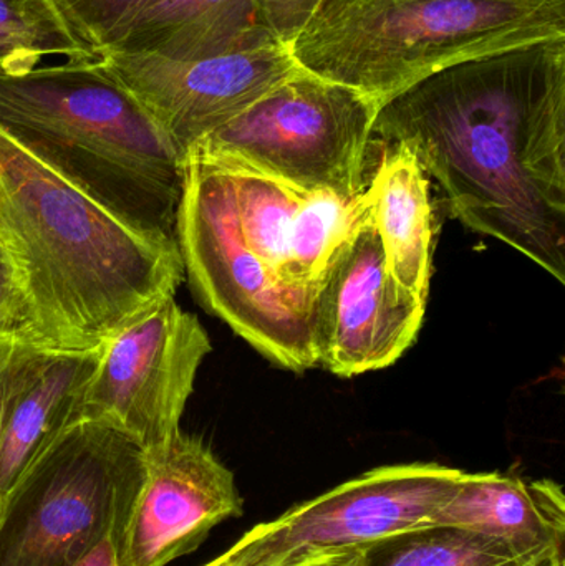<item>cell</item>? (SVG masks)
I'll use <instances>...</instances> for the list:
<instances>
[{"label": "cell", "mask_w": 565, "mask_h": 566, "mask_svg": "<svg viewBox=\"0 0 565 566\" xmlns=\"http://www.w3.org/2000/svg\"><path fill=\"white\" fill-rule=\"evenodd\" d=\"M102 346L75 352L40 348L10 392L0 419V501L23 472L82 419L86 385Z\"/></svg>", "instance_id": "obj_14"}, {"label": "cell", "mask_w": 565, "mask_h": 566, "mask_svg": "<svg viewBox=\"0 0 565 566\" xmlns=\"http://www.w3.org/2000/svg\"><path fill=\"white\" fill-rule=\"evenodd\" d=\"M0 128L133 228L176 241L181 161L102 60L0 72Z\"/></svg>", "instance_id": "obj_3"}, {"label": "cell", "mask_w": 565, "mask_h": 566, "mask_svg": "<svg viewBox=\"0 0 565 566\" xmlns=\"http://www.w3.org/2000/svg\"><path fill=\"white\" fill-rule=\"evenodd\" d=\"M125 527L126 524L113 527L92 551L86 552L85 557L80 558L73 566H122L119 554H122Z\"/></svg>", "instance_id": "obj_25"}, {"label": "cell", "mask_w": 565, "mask_h": 566, "mask_svg": "<svg viewBox=\"0 0 565 566\" xmlns=\"http://www.w3.org/2000/svg\"><path fill=\"white\" fill-rule=\"evenodd\" d=\"M211 339L175 296L109 336L86 385L82 419L108 422L143 449L165 444L179 429Z\"/></svg>", "instance_id": "obj_8"}, {"label": "cell", "mask_w": 565, "mask_h": 566, "mask_svg": "<svg viewBox=\"0 0 565 566\" xmlns=\"http://www.w3.org/2000/svg\"><path fill=\"white\" fill-rule=\"evenodd\" d=\"M565 36V0H327L291 53L384 105L464 60Z\"/></svg>", "instance_id": "obj_4"}, {"label": "cell", "mask_w": 565, "mask_h": 566, "mask_svg": "<svg viewBox=\"0 0 565 566\" xmlns=\"http://www.w3.org/2000/svg\"><path fill=\"white\" fill-rule=\"evenodd\" d=\"M468 472L437 462L372 469L318 497L301 502L239 538L248 547L279 552L307 547H372L433 528Z\"/></svg>", "instance_id": "obj_9"}, {"label": "cell", "mask_w": 565, "mask_h": 566, "mask_svg": "<svg viewBox=\"0 0 565 566\" xmlns=\"http://www.w3.org/2000/svg\"><path fill=\"white\" fill-rule=\"evenodd\" d=\"M427 302L398 285L372 221L338 252L318 286L317 365L341 378L394 365L417 339Z\"/></svg>", "instance_id": "obj_11"}, {"label": "cell", "mask_w": 565, "mask_h": 566, "mask_svg": "<svg viewBox=\"0 0 565 566\" xmlns=\"http://www.w3.org/2000/svg\"><path fill=\"white\" fill-rule=\"evenodd\" d=\"M433 528L474 532L521 548L564 547L563 485L551 479L468 472L435 515Z\"/></svg>", "instance_id": "obj_15"}, {"label": "cell", "mask_w": 565, "mask_h": 566, "mask_svg": "<svg viewBox=\"0 0 565 566\" xmlns=\"http://www.w3.org/2000/svg\"><path fill=\"white\" fill-rule=\"evenodd\" d=\"M368 547H307L259 551L236 542L228 552L205 566H365Z\"/></svg>", "instance_id": "obj_21"}, {"label": "cell", "mask_w": 565, "mask_h": 566, "mask_svg": "<svg viewBox=\"0 0 565 566\" xmlns=\"http://www.w3.org/2000/svg\"><path fill=\"white\" fill-rule=\"evenodd\" d=\"M53 55L98 59L76 39L53 0H0V72L25 73Z\"/></svg>", "instance_id": "obj_19"}, {"label": "cell", "mask_w": 565, "mask_h": 566, "mask_svg": "<svg viewBox=\"0 0 565 566\" xmlns=\"http://www.w3.org/2000/svg\"><path fill=\"white\" fill-rule=\"evenodd\" d=\"M564 547L521 548L458 528H428L367 548L365 566H537Z\"/></svg>", "instance_id": "obj_18"}, {"label": "cell", "mask_w": 565, "mask_h": 566, "mask_svg": "<svg viewBox=\"0 0 565 566\" xmlns=\"http://www.w3.org/2000/svg\"><path fill=\"white\" fill-rule=\"evenodd\" d=\"M380 103L299 66L189 153L238 163L307 191L354 198L367 189V161Z\"/></svg>", "instance_id": "obj_7"}, {"label": "cell", "mask_w": 565, "mask_h": 566, "mask_svg": "<svg viewBox=\"0 0 565 566\" xmlns=\"http://www.w3.org/2000/svg\"><path fill=\"white\" fill-rule=\"evenodd\" d=\"M271 42L252 0H155L105 52L192 62Z\"/></svg>", "instance_id": "obj_17"}, {"label": "cell", "mask_w": 565, "mask_h": 566, "mask_svg": "<svg viewBox=\"0 0 565 566\" xmlns=\"http://www.w3.org/2000/svg\"><path fill=\"white\" fill-rule=\"evenodd\" d=\"M29 326L25 298L15 265L0 242V336L25 332Z\"/></svg>", "instance_id": "obj_23"}, {"label": "cell", "mask_w": 565, "mask_h": 566, "mask_svg": "<svg viewBox=\"0 0 565 566\" xmlns=\"http://www.w3.org/2000/svg\"><path fill=\"white\" fill-rule=\"evenodd\" d=\"M0 242L25 298L32 342L102 346L185 281L178 242L133 228L0 128Z\"/></svg>", "instance_id": "obj_2"}, {"label": "cell", "mask_w": 565, "mask_h": 566, "mask_svg": "<svg viewBox=\"0 0 565 566\" xmlns=\"http://www.w3.org/2000/svg\"><path fill=\"white\" fill-rule=\"evenodd\" d=\"M385 145L387 149L368 179L372 224L380 238L391 277L427 302L433 261L430 176L407 146Z\"/></svg>", "instance_id": "obj_16"}, {"label": "cell", "mask_w": 565, "mask_h": 566, "mask_svg": "<svg viewBox=\"0 0 565 566\" xmlns=\"http://www.w3.org/2000/svg\"><path fill=\"white\" fill-rule=\"evenodd\" d=\"M537 566H565L564 554L556 555V557L550 558V560L543 562Z\"/></svg>", "instance_id": "obj_26"}, {"label": "cell", "mask_w": 565, "mask_h": 566, "mask_svg": "<svg viewBox=\"0 0 565 566\" xmlns=\"http://www.w3.org/2000/svg\"><path fill=\"white\" fill-rule=\"evenodd\" d=\"M374 135L407 146L470 231L565 283V36L433 73L380 106Z\"/></svg>", "instance_id": "obj_1"}, {"label": "cell", "mask_w": 565, "mask_h": 566, "mask_svg": "<svg viewBox=\"0 0 565 566\" xmlns=\"http://www.w3.org/2000/svg\"><path fill=\"white\" fill-rule=\"evenodd\" d=\"M39 349L40 346L32 342L29 333L19 332L0 336V419L10 392L19 385Z\"/></svg>", "instance_id": "obj_24"}, {"label": "cell", "mask_w": 565, "mask_h": 566, "mask_svg": "<svg viewBox=\"0 0 565 566\" xmlns=\"http://www.w3.org/2000/svg\"><path fill=\"white\" fill-rule=\"evenodd\" d=\"M176 242L192 290L212 315L281 368L302 373L318 366V286L282 285L249 251L228 176L195 153L182 163Z\"/></svg>", "instance_id": "obj_6"}, {"label": "cell", "mask_w": 565, "mask_h": 566, "mask_svg": "<svg viewBox=\"0 0 565 566\" xmlns=\"http://www.w3.org/2000/svg\"><path fill=\"white\" fill-rule=\"evenodd\" d=\"M325 2L327 0H252L259 27L289 49Z\"/></svg>", "instance_id": "obj_22"}, {"label": "cell", "mask_w": 565, "mask_h": 566, "mask_svg": "<svg viewBox=\"0 0 565 566\" xmlns=\"http://www.w3.org/2000/svg\"><path fill=\"white\" fill-rule=\"evenodd\" d=\"M145 452L146 478L126 522L122 566H168L244 512L234 474L202 439L179 431Z\"/></svg>", "instance_id": "obj_13"}, {"label": "cell", "mask_w": 565, "mask_h": 566, "mask_svg": "<svg viewBox=\"0 0 565 566\" xmlns=\"http://www.w3.org/2000/svg\"><path fill=\"white\" fill-rule=\"evenodd\" d=\"M98 59L151 116L181 165L205 136L299 69L279 42L192 62L123 52Z\"/></svg>", "instance_id": "obj_10"}, {"label": "cell", "mask_w": 565, "mask_h": 566, "mask_svg": "<svg viewBox=\"0 0 565 566\" xmlns=\"http://www.w3.org/2000/svg\"><path fill=\"white\" fill-rule=\"evenodd\" d=\"M72 32L96 56L112 49L155 0H53Z\"/></svg>", "instance_id": "obj_20"}, {"label": "cell", "mask_w": 565, "mask_h": 566, "mask_svg": "<svg viewBox=\"0 0 565 566\" xmlns=\"http://www.w3.org/2000/svg\"><path fill=\"white\" fill-rule=\"evenodd\" d=\"M205 159L228 176L242 238L282 285L321 286L338 252L372 221L368 186L344 198L307 191L238 163Z\"/></svg>", "instance_id": "obj_12"}, {"label": "cell", "mask_w": 565, "mask_h": 566, "mask_svg": "<svg viewBox=\"0 0 565 566\" xmlns=\"http://www.w3.org/2000/svg\"><path fill=\"white\" fill-rule=\"evenodd\" d=\"M146 452L108 422L66 428L0 501V566H73L126 524Z\"/></svg>", "instance_id": "obj_5"}]
</instances>
